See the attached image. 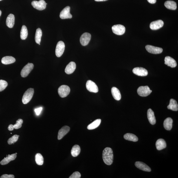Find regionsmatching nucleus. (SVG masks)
Wrapping results in <instances>:
<instances>
[{
	"label": "nucleus",
	"instance_id": "obj_1",
	"mask_svg": "<svg viewBox=\"0 0 178 178\" xmlns=\"http://www.w3.org/2000/svg\"><path fill=\"white\" fill-rule=\"evenodd\" d=\"M102 157L104 163L108 165H110L113 163L114 155L113 150L109 147L104 149L103 152Z\"/></svg>",
	"mask_w": 178,
	"mask_h": 178
},
{
	"label": "nucleus",
	"instance_id": "obj_2",
	"mask_svg": "<svg viewBox=\"0 0 178 178\" xmlns=\"http://www.w3.org/2000/svg\"><path fill=\"white\" fill-rule=\"evenodd\" d=\"M34 93V89L32 88L28 89L24 93L22 98V102L24 104L29 103L31 100Z\"/></svg>",
	"mask_w": 178,
	"mask_h": 178
},
{
	"label": "nucleus",
	"instance_id": "obj_3",
	"mask_svg": "<svg viewBox=\"0 0 178 178\" xmlns=\"http://www.w3.org/2000/svg\"><path fill=\"white\" fill-rule=\"evenodd\" d=\"M58 93L61 98H64L69 95L70 89V87L66 85H62L58 89Z\"/></svg>",
	"mask_w": 178,
	"mask_h": 178
},
{
	"label": "nucleus",
	"instance_id": "obj_4",
	"mask_svg": "<svg viewBox=\"0 0 178 178\" xmlns=\"http://www.w3.org/2000/svg\"><path fill=\"white\" fill-rule=\"evenodd\" d=\"M34 65L32 63H28L22 69L21 73V76L23 78L27 77L34 69Z\"/></svg>",
	"mask_w": 178,
	"mask_h": 178
},
{
	"label": "nucleus",
	"instance_id": "obj_5",
	"mask_svg": "<svg viewBox=\"0 0 178 178\" xmlns=\"http://www.w3.org/2000/svg\"><path fill=\"white\" fill-rule=\"evenodd\" d=\"M152 92L148 86H141L138 88L137 93L138 95L142 97L148 96Z\"/></svg>",
	"mask_w": 178,
	"mask_h": 178
},
{
	"label": "nucleus",
	"instance_id": "obj_6",
	"mask_svg": "<svg viewBox=\"0 0 178 178\" xmlns=\"http://www.w3.org/2000/svg\"><path fill=\"white\" fill-rule=\"evenodd\" d=\"M32 5L34 8L39 10H43L46 7L47 3L44 0H40L39 1H34L32 3Z\"/></svg>",
	"mask_w": 178,
	"mask_h": 178
},
{
	"label": "nucleus",
	"instance_id": "obj_7",
	"mask_svg": "<svg viewBox=\"0 0 178 178\" xmlns=\"http://www.w3.org/2000/svg\"><path fill=\"white\" fill-rule=\"evenodd\" d=\"M65 48L64 43L62 41H59L56 45V54L57 57H60L62 56Z\"/></svg>",
	"mask_w": 178,
	"mask_h": 178
},
{
	"label": "nucleus",
	"instance_id": "obj_8",
	"mask_svg": "<svg viewBox=\"0 0 178 178\" xmlns=\"http://www.w3.org/2000/svg\"><path fill=\"white\" fill-rule=\"evenodd\" d=\"M112 30L114 34L118 36L124 34L125 32V28L124 26L121 25H114L112 27Z\"/></svg>",
	"mask_w": 178,
	"mask_h": 178
},
{
	"label": "nucleus",
	"instance_id": "obj_9",
	"mask_svg": "<svg viewBox=\"0 0 178 178\" xmlns=\"http://www.w3.org/2000/svg\"><path fill=\"white\" fill-rule=\"evenodd\" d=\"M87 89L90 92L93 93H97L98 91L97 86L95 83L91 80L88 81L86 85Z\"/></svg>",
	"mask_w": 178,
	"mask_h": 178
},
{
	"label": "nucleus",
	"instance_id": "obj_10",
	"mask_svg": "<svg viewBox=\"0 0 178 178\" xmlns=\"http://www.w3.org/2000/svg\"><path fill=\"white\" fill-rule=\"evenodd\" d=\"M91 38V35L89 33L85 32L81 36L80 39L81 45L85 46L88 44Z\"/></svg>",
	"mask_w": 178,
	"mask_h": 178
},
{
	"label": "nucleus",
	"instance_id": "obj_11",
	"mask_svg": "<svg viewBox=\"0 0 178 178\" xmlns=\"http://www.w3.org/2000/svg\"><path fill=\"white\" fill-rule=\"evenodd\" d=\"M70 7L69 6L66 7L61 12L60 17L62 19H71L72 18V15L70 13Z\"/></svg>",
	"mask_w": 178,
	"mask_h": 178
},
{
	"label": "nucleus",
	"instance_id": "obj_12",
	"mask_svg": "<svg viewBox=\"0 0 178 178\" xmlns=\"http://www.w3.org/2000/svg\"><path fill=\"white\" fill-rule=\"evenodd\" d=\"M146 48L148 52L150 53L157 54L161 53L163 50L162 48L154 47L151 45H146Z\"/></svg>",
	"mask_w": 178,
	"mask_h": 178
},
{
	"label": "nucleus",
	"instance_id": "obj_13",
	"mask_svg": "<svg viewBox=\"0 0 178 178\" xmlns=\"http://www.w3.org/2000/svg\"><path fill=\"white\" fill-rule=\"evenodd\" d=\"M133 72L136 75L140 76H146L148 74L147 70L142 67H136L133 70Z\"/></svg>",
	"mask_w": 178,
	"mask_h": 178
},
{
	"label": "nucleus",
	"instance_id": "obj_14",
	"mask_svg": "<svg viewBox=\"0 0 178 178\" xmlns=\"http://www.w3.org/2000/svg\"><path fill=\"white\" fill-rule=\"evenodd\" d=\"M164 23L161 20H158L153 21L150 24V29L153 30H157L162 28L164 26Z\"/></svg>",
	"mask_w": 178,
	"mask_h": 178
},
{
	"label": "nucleus",
	"instance_id": "obj_15",
	"mask_svg": "<svg viewBox=\"0 0 178 178\" xmlns=\"http://www.w3.org/2000/svg\"><path fill=\"white\" fill-rule=\"evenodd\" d=\"M135 165L136 167L143 171L150 172L151 169L149 167L143 162L137 161L135 162Z\"/></svg>",
	"mask_w": 178,
	"mask_h": 178
},
{
	"label": "nucleus",
	"instance_id": "obj_16",
	"mask_svg": "<svg viewBox=\"0 0 178 178\" xmlns=\"http://www.w3.org/2000/svg\"><path fill=\"white\" fill-rule=\"evenodd\" d=\"M70 130V128L67 126H64L59 130L58 132V139L60 140L69 132Z\"/></svg>",
	"mask_w": 178,
	"mask_h": 178
},
{
	"label": "nucleus",
	"instance_id": "obj_17",
	"mask_svg": "<svg viewBox=\"0 0 178 178\" xmlns=\"http://www.w3.org/2000/svg\"><path fill=\"white\" fill-rule=\"evenodd\" d=\"M165 64L169 66L171 68H175L177 66V63L175 59L171 57L167 56L165 58Z\"/></svg>",
	"mask_w": 178,
	"mask_h": 178
},
{
	"label": "nucleus",
	"instance_id": "obj_18",
	"mask_svg": "<svg viewBox=\"0 0 178 178\" xmlns=\"http://www.w3.org/2000/svg\"><path fill=\"white\" fill-rule=\"evenodd\" d=\"M76 67V63L74 62H71L66 67L65 70V72L67 74H71L75 70Z\"/></svg>",
	"mask_w": 178,
	"mask_h": 178
},
{
	"label": "nucleus",
	"instance_id": "obj_19",
	"mask_svg": "<svg viewBox=\"0 0 178 178\" xmlns=\"http://www.w3.org/2000/svg\"><path fill=\"white\" fill-rule=\"evenodd\" d=\"M16 157L17 155L16 153L13 154L11 155H9L8 157H7L2 160L0 163L3 165L7 164L11 161L15 160Z\"/></svg>",
	"mask_w": 178,
	"mask_h": 178
},
{
	"label": "nucleus",
	"instance_id": "obj_20",
	"mask_svg": "<svg viewBox=\"0 0 178 178\" xmlns=\"http://www.w3.org/2000/svg\"><path fill=\"white\" fill-rule=\"evenodd\" d=\"M147 116L149 122L152 125H154L156 123V120L154 113L151 109H149L147 112Z\"/></svg>",
	"mask_w": 178,
	"mask_h": 178
},
{
	"label": "nucleus",
	"instance_id": "obj_21",
	"mask_svg": "<svg viewBox=\"0 0 178 178\" xmlns=\"http://www.w3.org/2000/svg\"><path fill=\"white\" fill-rule=\"evenodd\" d=\"M15 17L13 14H10L8 16L6 20V25L8 28H13L15 24Z\"/></svg>",
	"mask_w": 178,
	"mask_h": 178
},
{
	"label": "nucleus",
	"instance_id": "obj_22",
	"mask_svg": "<svg viewBox=\"0 0 178 178\" xmlns=\"http://www.w3.org/2000/svg\"><path fill=\"white\" fill-rule=\"evenodd\" d=\"M156 146L158 150H162L167 146L166 142L165 140L162 138L158 139L156 143Z\"/></svg>",
	"mask_w": 178,
	"mask_h": 178
},
{
	"label": "nucleus",
	"instance_id": "obj_23",
	"mask_svg": "<svg viewBox=\"0 0 178 178\" xmlns=\"http://www.w3.org/2000/svg\"><path fill=\"white\" fill-rule=\"evenodd\" d=\"M111 92L113 97L115 100H120L121 99V95L120 92L117 88L114 87L112 88Z\"/></svg>",
	"mask_w": 178,
	"mask_h": 178
},
{
	"label": "nucleus",
	"instance_id": "obj_24",
	"mask_svg": "<svg viewBox=\"0 0 178 178\" xmlns=\"http://www.w3.org/2000/svg\"><path fill=\"white\" fill-rule=\"evenodd\" d=\"M16 61V59L11 56L4 57L1 59V62L4 64L7 65L14 63Z\"/></svg>",
	"mask_w": 178,
	"mask_h": 178
},
{
	"label": "nucleus",
	"instance_id": "obj_25",
	"mask_svg": "<svg viewBox=\"0 0 178 178\" xmlns=\"http://www.w3.org/2000/svg\"><path fill=\"white\" fill-rule=\"evenodd\" d=\"M173 120L170 118H167L164 120L163 125L165 129L167 130H170L172 128Z\"/></svg>",
	"mask_w": 178,
	"mask_h": 178
},
{
	"label": "nucleus",
	"instance_id": "obj_26",
	"mask_svg": "<svg viewBox=\"0 0 178 178\" xmlns=\"http://www.w3.org/2000/svg\"><path fill=\"white\" fill-rule=\"evenodd\" d=\"M167 108L173 111H177L178 110V105L176 101L173 99L170 100V104L168 105Z\"/></svg>",
	"mask_w": 178,
	"mask_h": 178
},
{
	"label": "nucleus",
	"instance_id": "obj_27",
	"mask_svg": "<svg viewBox=\"0 0 178 178\" xmlns=\"http://www.w3.org/2000/svg\"><path fill=\"white\" fill-rule=\"evenodd\" d=\"M164 5L168 9L175 10L177 8L176 3L173 1H167L165 2Z\"/></svg>",
	"mask_w": 178,
	"mask_h": 178
},
{
	"label": "nucleus",
	"instance_id": "obj_28",
	"mask_svg": "<svg viewBox=\"0 0 178 178\" xmlns=\"http://www.w3.org/2000/svg\"><path fill=\"white\" fill-rule=\"evenodd\" d=\"M124 138L125 140L134 142H137L138 140V138L133 134L127 133L125 134L124 136Z\"/></svg>",
	"mask_w": 178,
	"mask_h": 178
},
{
	"label": "nucleus",
	"instance_id": "obj_29",
	"mask_svg": "<svg viewBox=\"0 0 178 178\" xmlns=\"http://www.w3.org/2000/svg\"><path fill=\"white\" fill-rule=\"evenodd\" d=\"M81 148L80 146L78 145H75L72 149L71 151V155L73 157H77L80 153Z\"/></svg>",
	"mask_w": 178,
	"mask_h": 178
},
{
	"label": "nucleus",
	"instance_id": "obj_30",
	"mask_svg": "<svg viewBox=\"0 0 178 178\" xmlns=\"http://www.w3.org/2000/svg\"><path fill=\"white\" fill-rule=\"evenodd\" d=\"M101 122V120L100 119L96 120L93 122L89 124L87 127V128L90 130L95 129L98 127L100 125Z\"/></svg>",
	"mask_w": 178,
	"mask_h": 178
},
{
	"label": "nucleus",
	"instance_id": "obj_31",
	"mask_svg": "<svg viewBox=\"0 0 178 178\" xmlns=\"http://www.w3.org/2000/svg\"><path fill=\"white\" fill-rule=\"evenodd\" d=\"M42 34V31L40 28H37L36 31V36H35V41L37 44H40Z\"/></svg>",
	"mask_w": 178,
	"mask_h": 178
},
{
	"label": "nucleus",
	"instance_id": "obj_32",
	"mask_svg": "<svg viewBox=\"0 0 178 178\" xmlns=\"http://www.w3.org/2000/svg\"><path fill=\"white\" fill-rule=\"evenodd\" d=\"M28 30L27 28L25 26H23L22 27L21 32L20 36L22 40H25L28 36Z\"/></svg>",
	"mask_w": 178,
	"mask_h": 178
},
{
	"label": "nucleus",
	"instance_id": "obj_33",
	"mask_svg": "<svg viewBox=\"0 0 178 178\" xmlns=\"http://www.w3.org/2000/svg\"><path fill=\"white\" fill-rule=\"evenodd\" d=\"M35 160L36 164L39 165H42L44 163V158L41 154H36L35 157Z\"/></svg>",
	"mask_w": 178,
	"mask_h": 178
},
{
	"label": "nucleus",
	"instance_id": "obj_34",
	"mask_svg": "<svg viewBox=\"0 0 178 178\" xmlns=\"http://www.w3.org/2000/svg\"><path fill=\"white\" fill-rule=\"evenodd\" d=\"M19 137V135H14L10 138L8 140V143L9 144H12L17 141Z\"/></svg>",
	"mask_w": 178,
	"mask_h": 178
},
{
	"label": "nucleus",
	"instance_id": "obj_35",
	"mask_svg": "<svg viewBox=\"0 0 178 178\" xmlns=\"http://www.w3.org/2000/svg\"><path fill=\"white\" fill-rule=\"evenodd\" d=\"M8 85V83L3 80H0V92L5 89Z\"/></svg>",
	"mask_w": 178,
	"mask_h": 178
},
{
	"label": "nucleus",
	"instance_id": "obj_36",
	"mask_svg": "<svg viewBox=\"0 0 178 178\" xmlns=\"http://www.w3.org/2000/svg\"><path fill=\"white\" fill-rule=\"evenodd\" d=\"M23 120L21 119H19L16 121V124L13 125V127L14 129H17L21 128L22 126V124H23Z\"/></svg>",
	"mask_w": 178,
	"mask_h": 178
},
{
	"label": "nucleus",
	"instance_id": "obj_37",
	"mask_svg": "<svg viewBox=\"0 0 178 178\" xmlns=\"http://www.w3.org/2000/svg\"><path fill=\"white\" fill-rule=\"evenodd\" d=\"M81 177L80 173L78 171H75L70 176L69 178H80Z\"/></svg>",
	"mask_w": 178,
	"mask_h": 178
},
{
	"label": "nucleus",
	"instance_id": "obj_38",
	"mask_svg": "<svg viewBox=\"0 0 178 178\" xmlns=\"http://www.w3.org/2000/svg\"><path fill=\"white\" fill-rule=\"evenodd\" d=\"M42 107H40L35 109V112H36V115L37 116H39L40 114L42 111Z\"/></svg>",
	"mask_w": 178,
	"mask_h": 178
},
{
	"label": "nucleus",
	"instance_id": "obj_39",
	"mask_svg": "<svg viewBox=\"0 0 178 178\" xmlns=\"http://www.w3.org/2000/svg\"><path fill=\"white\" fill-rule=\"evenodd\" d=\"M1 178H14V176L13 175L4 174L0 177Z\"/></svg>",
	"mask_w": 178,
	"mask_h": 178
},
{
	"label": "nucleus",
	"instance_id": "obj_40",
	"mask_svg": "<svg viewBox=\"0 0 178 178\" xmlns=\"http://www.w3.org/2000/svg\"><path fill=\"white\" fill-rule=\"evenodd\" d=\"M14 129L13 127V125L10 124L8 127V130L10 131H12Z\"/></svg>",
	"mask_w": 178,
	"mask_h": 178
},
{
	"label": "nucleus",
	"instance_id": "obj_41",
	"mask_svg": "<svg viewBox=\"0 0 178 178\" xmlns=\"http://www.w3.org/2000/svg\"><path fill=\"white\" fill-rule=\"evenodd\" d=\"M147 1L151 4H154L157 2V0H147Z\"/></svg>",
	"mask_w": 178,
	"mask_h": 178
},
{
	"label": "nucleus",
	"instance_id": "obj_42",
	"mask_svg": "<svg viewBox=\"0 0 178 178\" xmlns=\"http://www.w3.org/2000/svg\"><path fill=\"white\" fill-rule=\"evenodd\" d=\"M107 1V0H95V1H98V2L104 1Z\"/></svg>",
	"mask_w": 178,
	"mask_h": 178
},
{
	"label": "nucleus",
	"instance_id": "obj_43",
	"mask_svg": "<svg viewBox=\"0 0 178 178\" xmlns=\"http://www.w3.org/2000/svg\"><path fill=\"white\" fill-rule=\"evenodd\" d=\"M1 14H2L1 11V10H0V17H1Z\"/></svg>",
	"mask_w": 178,
	"mask_h": 178
},
{
	"label": "nucleus",
	"instance_id": "obj_44",
	"mask_svg": "<svg viewBox=\"0 0 178 178\" xmlns=\"http://www.w3.org/2000/svg\"><path fill=\"white\" fill-rule=\"evenodd\" d=\"M2 1V0H0V1Z\"/></svg>",
	"mask_w": 178,
	"mask_h": 178
}]
</instances>
